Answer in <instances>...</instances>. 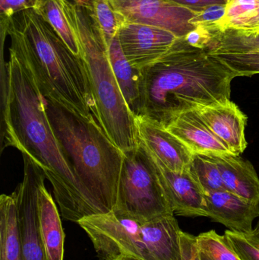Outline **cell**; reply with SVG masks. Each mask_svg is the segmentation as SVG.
Returning a JSON list of instances; mask_svg holds the SVG:
<instances>
[{"mask_svg": "<svg viewBox=\"0 0 259 260\" xmlns=\"http://www.w3.org/2000/svg\"><path fill=\"white\" fill-rule=\"evenodd\" d=\"M9 53V94L0 111L1 153L14 147L28 156L51 183L62 218L78 224L94 212L52 129L31 71L12 47Z\"/></svg>", "mask_w": 259, "mask_h": 260, "instance_id": "1", "label": "cell"}, {"mask_svg": "<svg viewBox=\"0 0 259 260\" xmlns=\"http://www.w3.org/2000/svg\"><path fill=\"white\" fill-rule=\"evenodd\" d=\"M139 113L167 128L179 114L231 100L237 74L207 49L178 38L158 60L141 70Z\"/></svg>", "mask_w": 259, "mask_h": 260, "instance_id": "2", "label": "cell"}, {"mask_svg": "<svg viewBox=\"0 0 259 260\" xmlns=\"http://www.w3.org/2000/svg\"><path fill=\"white\" fill-rule=\"evenodd\" d=\"M1 27L2 33L10 38L9 47L30 69L44 98L84 115H95L83 59L71 52L38 9L23 11Z\"/></svg>", "mask_w": 259, "mask_h": 260, "instance_id": "3", "label": "cell"}, {"mask_svg": "<svg viewBox=\"0 0 259 260\" xmlns=\"http://www.w3.org/2000/svg\"><path fill=\"white\" fill-rule=\"evenodd\" d=\"M44 100L52 129L94 215L112 212L124 153L93 114L84 115L50 98Z\"/></svg>", "mask_w": 259, "mask_h": 260, "instance_id": "4", "label": "cell"}, {"mask_svg": "<svg viewBox=\"0 0 259 260\" xmlns=\"http://www.w3.org/2000/svg\"><path fill=\"white\" fill-rule=\"evenodd\" d=\"M77 37L95 106V118L123 152L139 145L135 117L128 107L109 61L108 47L94 21L89 0H59Z\"/></svg>", "mask_w": 259, "mask_h": 260, "instance_id": "5", "label": "cell"}, {"mask_svg": "<svg viewBox=\"0 0 259 260\" xmlns=\"http://www.w3.org/2000/svg\"><path fill=\"white\" fill-rule=\"evenodd\" d=\"M78 224L101 260H182V231L174 215L142 223L110 212Z\"/></svg>", "mask_w": 259, "mask_h": 260, "instance_id": "6", "label": "cell"}, {"mask_svg": "<svg viewBox=\"0 0 259 260\" xmlns=\"http://www.w3.org/2000/svg\"><path fill=\"white\" fill-rule=\"evenodd\" d=\"M119 183L114 213L146 223L174 215L147 148L139 141L126 151Z\"/></svg>", "mask_w": 259, "mask_h": 260, "instance_id": "7", "label": "cell"}, {"mask_svg": "<svg viewBox=\"0 0 259 260\" xmlns=\"http://www.w3.org/2000/svg\"><path fill=\"white\" fill-rule=\"evenodd\" d=\"M24 177L15 189L21 260H47L38 224V192L46 177L28 156L22 154Z\"/></svg>", "mask_w": 259, "mask_h": 260, "instance_id": "8", "label": "cell"}, {"mask_svg": "<svg viewBox=\"0 0 259 260\" xmlns=\"http://www.w3.org/2000/svg\"><path fill=\"white\" fill-rule=\"evenodd\" d=\"M112 3L126 22L159 27L177 38H183L196 27L190 22L196 12L173 0H112Z\"/></svg>", "mask_w": 259, "mask_h": 260, "instance_id": "9", "label": "cell"}, {"mask_svg": "<svg viewBox=\"0 0 259 260\" xmlns=\"http://www.w3.org/2000/svg\"><path fill=\"white\" fill-rule=\"evenodd\" d=\"M118 35L125 56L140 70L164 56L178 38L168 30L131 22L125 23Z\"/></svg>", "mask_w": 259, "mask_h": 260, "instance_id": "10", "label": "cell"}, {"mask_svg": "<svg viewBox=\"0 0 259 260\" xmlns=\"http://www.w3.org/2000/svg\"><path fill=\"white\" fill-rule=\"evenodd\" d=\"M150 154L174 215L192 218L207 217L205 192L190 168L174 172Z\"/></svg>", "mask_w": 259, "mask_h": 260, "instance_id": "11", "label": "cell"}, {"mask_svg": "<svg viewBox=\"0 0 259 260\" xmlns=\"http://www.w3.org/2000/svg\"><path fill=\"white\" fill-rule=\"evenodd\" d=\"M140 142L151 153L174 172L190 168L193 153L162 125L144 116L135 117Z\"/></svg>", "mask_w": 259, "mask_h": 260, "instance_id": "12", "label": "cell"}, {"mask_svg": "<svg viewBox=\"0 0 259 260\" xmlns=\"http://www.w3.org/2000/svg\"><path fill=\"white\" fill-rule=\"evenodd\" d=\"M196 110L231 153L240 155L246 150L248 143L245 130L248 117L234 102L230 100Z\"/></svg>", "mask_w": 259, "mask_h": 260, "instance_id": "13", "label": "cell"}, {"mask_svg": "<svg viewBox=\"0 0 259 260\" xmlns=\"http://www.w3.org/2000/svg\"><path fill=\"white\" fill-rule=\"evenodd\" d=\"M205 193L207 217L232 232L252 234V223L259 217V203L245 200L228 190Z\"/></svg>", "mask_w": 259, "mask_h": 260, "instance_id": "14", "label": "cell"}, {"mask_svg": "<svg viewBox=\"0 0 259 260\" xmlns=\"http://www.w3.org/2000/svg\"><path fill=\"white\" fill-rule=\"evenodd\" d=\"M167 129L193 154L211 156L233 154L210 129L196 109L179 114Z\"/></svg>", "mask_w": 259, "mask_h": 260, "instance_id": "15", "label": "cell"}, {"mask_svg": "<svg viewBox=\"0 0 259 260\" xmlns=\"http://www.w3.org/2000/svg\"><path fill=\"white\" fill-rule=\"evenodd\" d=\"M225 189L253 203H259V177L253 165L234 154L214 156Z\"/></svg>", "mask_w": 259, "mask_h": 260, "instance_id": "16", "label": "cell"}, {"mask_svg": "<svg viewBox=\"0 0 259 260\" xmlns=\"http://www.w3.org/2000/svg\"><path fill=\"white\" fill-rule=\"evenodd\" d=\"M45 183V182H44ZM38 192V224L40 236L47 260H63L65 234L60 215L45 183Z\"/></svg>", "mask_w": 259, "mask_h": 260, "instance_id": "17", "label": "cell"}, {"mask_svg": "<svg viewBox=\"0 0 259 260\" xmlns=\"http://www.w3.org/2000/svg\"><path fill=\"white\" fill-rule=\"evenodd\" d=\"M109 61L117 83L131 112L138 115L141 98V70L131 65L123 53L117 34L108 46Z\"/></svg>", "mask_w": 259, "mask_h": 260, "instance_id": "18", "label": "cell"}, {"mask_svg": "<svg viewBox=\"0 0 259 260\" xmlns=\"http://www.w3.org/2000/svg\"><path fill=\"white\" fill-rule=\"evenodd\" d=\"M0 260H21L15 192L0 197Z\"/></svg>", "mask_w": 259, "mask_h": 260, "instance_id": "19", "label": "cell"}, {"mask_svg": "<svg viewBox=\"0 0 259 260\" xmlns=\"http://www.w3.org/2000/svg\"><path fill=\"white\" fill-rule=\"evenodd\" d=\"M232 30L243 36L259 35V0H228L219 30Z\"/></svg>", "mask_w": 259, "mask_h": 260, "instance_id": "20", "label": "cell"}, {"mask_svg": "<svg viewBox=\"0 0 259 260\" xmlns=\"http://www.w3.org/2000/svg\"><path fill=\"white\" fill-rule=\"evenodd\" d=\"M76 56H81L77 37L67 19L59 0H39L36 8Z\"/></svg>", "mask_w": 259, "mask_h": 260, "instance_id": "21", "label": "cell"}, {"mask_svg": "<svg viewBox=\"0 0 259 260\" xmlns=\"http://www.w3.org/2000/svg\"><path fill=\"white\" fill-rule=\"evenodd\" d=\"M89 3L94 21L108 47L126 22V18L115 9L112 0H89Z\"/></svg>", "mask_w": 259, "mask_h": 260, "instance_id": "22", "label": "cell"}, {"mask_svg": "<svg viewBox=\"0 0 259 260\" xmlns=\"http://www.w3.org/2000/svg\"><path fill=\"white\" fill-rule=\"evenodd\" d=\"M207 50L212 54L259 51V35L243 36L232 30L216 32Z\"/></svg>", "mask_w": 259, "mask_h": 260, "instance_id": "23", "label": "cell"}, {"mask_svg": "<svg viewBox=\"0 0 259 260\" xmlns=\"http://www.w3.org/2000/svg\"><path fill=\"white\" fill-rule=\"evenodd\" d=\"M190 171L199 182L204 192L226 190L214 156L193 154Z\"/></svg>", "mask_w": 259, "mask_h": 260, "instance_id": "24", "label": "cell"}, {"mask_svg": "<svg viewBox=\"0 0 259 260\" xmlns=\"http://www.w3.org/2000/svg\"><path fill=\"white\" fill-rule=\"evenodd\" d=\"M199 250L211 260H243L229 245L225 236L209 231L196 237Z\"/></svg>", "mask_w": 259, "mask_h": 260, "instance_id": "25", "label": "cell"}, {"mask_svg": "<svg viewBox=\"0 0 259 260\" xmlns=\"http://www.w3.org/2000/svg\"><path fill=\"white\" fill-rule=\"evenodd\" d=\"M214 55L230 67L237 77H250L259 74V51Z\"/></svg>", "mask_w": 259, "mask_h": 260, "instance_id": "26", "label": "cell"}, {"mask_svg": "<svg viewBox=\"0 0 259 260\" xmlns=\"http://www.w3.org/2000/svg\"><path fill=\"white\" fill-rule=\"evenodd\" d=\"M225 239L243 260H259V241L252 234L238 233L228 230Z\"/></svg>", "mask_w": 259, "mask_h": 260, "instance_id": "27", "label": "cell"}, {"mask_svg": "<svg viewBox=\"0 0 259 260\" xmlns=\"http://www.w3.org/2000/svg\"><path fill=\"white\" fill-rule=\"evenodd\" d=\"M226 13V5H214L208 6L202 12L196 13L190 20V24L198 27H206L215 31L219 30V24Z\"/></svg>", "mask_w": 259, "mask_h": 260, "instance_id": "28", "label": "cell"}, {"mask_svg": "<svg viewBox=\"0 0 259 260\" xmlns=\"http://www.w3.org/2000/svg\"><path fill=\"white\" fill-rule=\"evenodd\" d=\"M39 0H0L1 24L23 11L36 9Z\"/></svg>", "mask_w": 259, "mask_h": 260, "instance_id": "29", "label": "cell"}, {"mask_svg": "<svg viewBox=\"0 0 259 260\" xmlns=\"http://www.w3.org/2000/svg\"><path fill=\"white\" fill-rule=\"evenodd\" d=\"M217 31L206 28L202 26H198L194 30L187 34L184 38L186 41L193 47L199 49H207L211 44L214 34Z\"/></svg>", "mask_w": 259, "mask_h": 260, "instance_id": "30", "label": "cell"}, {"mask_svg": "<svg viewBox=\"0 0 259 260\" xmlns=\"http://www.w3.org/2000/svg\"><path fill=\"white\" fill-rule=\"evenodd\" d=\"M181 249L182 260H202L196 237L182 232Z\"/></svg>", "mask_w": 259, "mask_h": 260, "instance_id": "31", "label": "cell"}, {"mask_svg": "<svg viewBox=\"0 0 259 260\" xmlns=\"http://www.w3.org/2000/svg\"><path fill=\"white\" fill-rule=\"evenodd\" d=\"M175 3L188 8L190 10L198 13L214 5H227L228 0H173Z\"/></svg>", "mask_w": 259, "mask_h": 260, "instance_id": "32", "label": "cell"}, {"mask_svg": "<svg viewBox=\"0 0 259 260\" xmlns=\"http://www.w3.org/2000/svg\"><path fill=\"white\" fill-rule=\"evenodd\" d=\"M252 235H253L254 236H255L259 241V221L257 223V225L255 226V229H253Z\"/></svg>", "mask_w": 259, "mask_h": 260, "instance_id": "33", "label": "cell"}, {"mask_svg": "<svg viewBox=\"0 0 259 260\" xmlns=\"http://www.w3.org/2000/svg\"><path fill=\"white\" fill-rule=\"evenodd\" d=\"M201 251V250H200ZM201 259L202 260H211L210 259L209 257H208L207 255H205V253H202V251H201Z\"/></svg>", "mask_w": 259, "mask_h": 260, "instance_id": "34", "label": "cell"}, {"mask_svg": "<svg viewBox=\"0 0 259 260\" xmlns=\"http://www.w3.org/2000/svg\"><path fill=\"white\" fill-rule=\"evenodd\" d=\"M117 260H136V259H128V258H123V259H120Z\"/></svg>", "mask_w": 259, "mask_h": 260, "instance_id": "35", "label": "cell"}]
</instances>
